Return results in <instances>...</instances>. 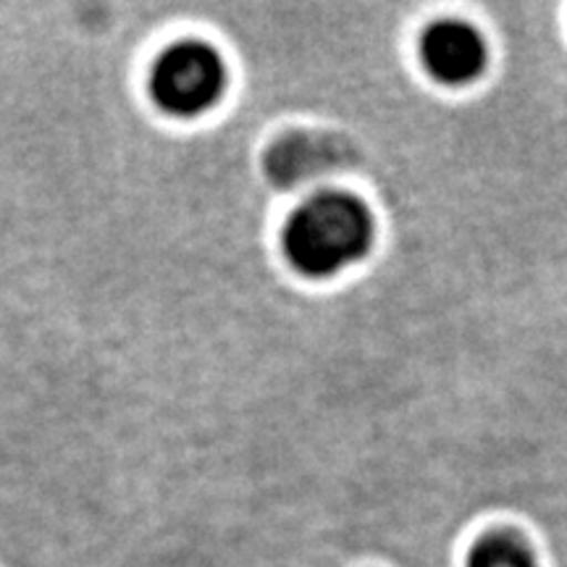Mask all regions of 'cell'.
<instances>
[{"instance_id": "1", "label": "cell", "mask_w": 567, "mask_h": 567, "mask_svg": "<svg viewBox=\"0 0 567 567\" xmlns=\"http://www.w3.org/2000/svg\"><path fill=\"white\" fill-rule=\"evenodd\" d=\"M375 224L363 200L321 193L297 205L281 231L289 266L308 279H334L371 252Z\"/></svg>"}, {"instance_id": "2", "label": "cell", "mask_w": 567, "mask_h": 567, "mask_svg": "<svg viewBox=\"0 0 567 567\" xmlns=\"http://www.w3.org/2000/svg\"><path fill=\"white\" fill-rule=\"evenodd\" d=\"M226 84V61L203 40H182L166 48L151 71L155 105L176 118H195L216 109Z\"/></svg>"}, {"instance_id": "3", "label": "cell", "mask_w": 567, "mask_h": 567, "mask_svg": "<svg viewBox=\"0 0 567 567\" xmlns=\"http://www.w3.org/2000/svg\"><path fill=\"white\" fill-rule=\"evenodd\" d=\"M421 63L439 84L467 87L486 74L488 48L484 34L457 19L436 21L421 38Z\"/></svg>"}, {"instance_id": "4", "label": "cell", "mask_w": 567, "mask_h": 567, "mask_svg": "<svg viewBox=\"0 0 567 567\" xmlns=\"http://www.w3.org/2000/svg\"><path fill=\"white\" fill-rule=\"evenodd\" d=\"M467 567H538L534 551L520 538L494 534L481 538L467 555Z\"/></svg>"}]
</instances>
